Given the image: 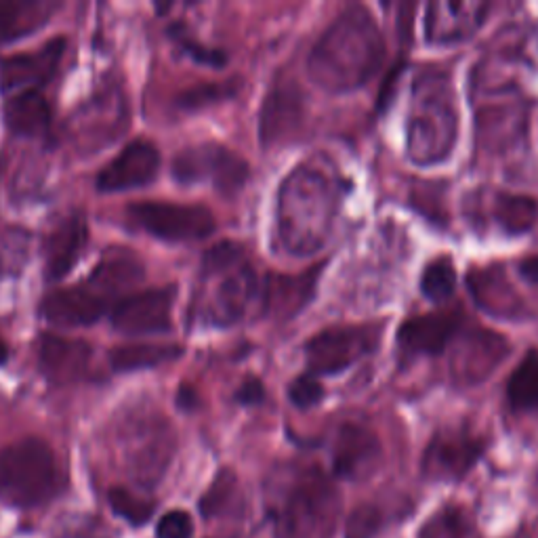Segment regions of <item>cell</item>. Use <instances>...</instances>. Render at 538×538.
Returning <instances> with one entry per match:
<instances>
[{
    "label": "cell",
    "instance_id": "b9f144b4",
    "mask_svg": "<svg viewBox=\"0 0 538 538\" xmlns=\"http://www.w3.org/2000/svg\"><path fill=\"white\" fill-rule=\"evenodd\" d=\"M7 358H9V347H7L5 339L0 337V366H3L7 362Z\"/></svg>",
    "mask_w": 538,
    "mask_h": 538
},
{
    "label": "cell",
    "instance_id": "ba28073f",
    "mask_svg": "<svg viewBox=\"0 0 538 538\" xmlns=\"http://www.w3.org/2000/svg\"><path fill=\"white\" fill-rule=\"evenodd\" d=\"M129 219L143 232L167 242H194L215 232V217L198 204L143 200L129 206Z\"/></svg>",
    "mask_w": 538,
    "mask_h": 538
},
{
    "label": "cell",
    "instance_id": "ab89813d",
    "mask_svg": "<svg viewBox=\"0 0 538 538\" xmlns=\"http://www.w3.org/2000/svg\"><path fill=\"white\" fill-rule=\"evenodd\" d=\"M520 274L530 284H538V257H528L520 263Z\"/></svg>",
    "mask_w": 538,
    "mask_h": 538
},
{
    "label": "cell",
    "instance_id": "52a82bcc",
    "mask_svg": "<svg viewBox=\"0 0 538 538\" xmlns=\"http://www.w3.org/2000/svg\"><path fill=\"white\" fill-rule=\"evenodd\" d=\"M381 343V326H333L318 333L305 345L309 377H328L370 356Z\"/></svg>",
    "mask_w": 538,
    "mask_h": 538
},
{
    "label": "cell",
    "instance_id": "5b68a950",
    "mask_svg": "<svg viewBox=\"0 0 538 538\" xmlns=\"http://www.w3.org/2000/svg\"><path fill=\"white\" fill-rule=\"evenodd\" d=\"M59 486L53 450L38 438L13 442L0 450V501L11 507H36Z\"/></svg>",
    "mask_w": 538,
    "mask_h": 538
},
{
    "label": "cell",
    "instance_id": "7402d4cb",
    "mask_svg": "<svg viewBox=\"0 0 538 538\" xmlns=\"http://www.w3.org/2000/svg\"><path fill=\"white\" fill-rule=\"evenodd\" d=\"M507 356V345L499 335L473 333L454 356V372L463 383H478L486 379L494 366Z\"/></svg>",
    "mask_w": 538,
    "mask_h": 538
},
{
    "label": "cell",
    "instance_id": "f35d334b",
    "mask_svg": "<svg viewBox=\"0 0 538 538\" xmlns=\"http://www.w3.org/2000/svg\"><path fill=\"white\" fill-rule=\"evenodd\" d=\"M236 400L242 404V406H257L265 400V387L259 379L251 377V379H246L238 393H236Z\"/></svg>",
    "mask_w": 538,
    "mask_h": 538
},
{
    "label": "cell",
    "instance_id": "44dd1931",
    "mask_svg": "<svg viewBox=\"0 0 538 538\" xmlns=\"http://www.w3.org/2000/svg\"><path fill=\"white\" fill-rule=\"evenodd\" d=\"M89 242L87 221L74 215L61 221L47 238L45 257H47V278L61 280L72 272V267L80 259Z\"/></svg>",
    "mask_w": 538,
    "mask_h": 538
},
{
    "label": "cell",
    "instance_id": "74e56055",
    "mask_svg": "<svg viewBox=\"0 0 538 538\" xmlns=\"http://www.w3.org/2000/svg\"><path fill=\"white\" fill-rule=\"evenodd\" d=\"M158 538H192L194 534V522L188 511H169L160 517L156 526Z\"/></svg>",
    "mask_w": 538,
    "mask_h": 538
},
{
    "label": "cell",
    "instance_id": "d6986e66",
    "mask_svg": "<svg viewBox=\"0 0 538 538\" xmlns=\"http://www.w3.org/2000/svg\"><path fill=\"white\" fill-rule=\"evenodd\" d=\"M143 278V263L129 248H108L95 265L87 286L103 301L131 291Z\"/></svg>",
    "mask_w": 538,
    "mask_h": 538
},
{
    "label": "cell",
    "instance_id": "6da1fadb",
    "mask_svg": "<svg viewBox=\"0 0 538 538\" xmlns=\"http://www.w3.org/2000/svg\"><path fill=\"white\" fill-rule=\"evenodd\" d=\"M385 57V40L364 7L341 13L309 53L307 72L318 87L354 91L375 76Z\"/></svg>",
    "mask_w": 538,
    "mask_h": 538
},
{
    "label": "cell",
    "instance_id": "d4e9b609",
    "mask_svg": "<svg viewBox=\"0 0 538 538\" xmlns=\"http://www.w3.org/2000/svg\"><path fill=\"white\" fill-rule=\"evenodd\" d=\"M59 3L51 0H15V3H0V43L24 38L38 28H43Z\"/></svg>",
    "mask_w": 538,
    "mask_h": 538
},
{
    "label": "cell",
    "instance_id": "3957f363",
    "mask_svg": "<svg viewBox=\"0 0 538 538\" xmlns=\"http://www.w3.org/2000/svg\"><path fill=\"white\" fill-rule=\"evenodd\" d=\"M341 188L318 167H299L278 196V236L291 255H312L324 246L339 209Z\"/></svg>",
    "mask_w": 538,
    "mask_h": 538
},
{
    "label": "cell",
    "instance_id": "2e32d148",
    "mask_svg": "<svg viewBox=\"0 0 538 538\" xmlns=\"http://www.w3.org/2000/svg\"><path fill=\"white\" fill-rule=\"evenodd\" d=\"M66 51V40L55 38L43 49L28 55H15L0 64V89L5 93L11 91H36L34 87L45 85L55 74L61 57Z\"/></svg>",
    "mask_w": 538,
    "mask_h": 538
},
{
    "label": "cell",
    "instance_id": "8992f818",
    "mask_svg": "<svg viewBox=\"0 0 538 538\" xmlns=\"http://www.w3.org/2000/svg\"><path fill=\"white\" fill-rule=\"evenodd\" d=\"M448 87L425 82L415 99V112L408 118V154L419 164L442 162L457 141V114Z\"/></svg>",
    "mask_w": 538,
    "mask_h": 538
},
{
    "label": "cell",
    "instance_id": "277c9868",
    "mask_svg": "<svg viewBox=\"0 0 538 538\" xmlns=\"http://www.w3.org/2000/svg\"><path fill=\"white\" fill-rule=\"evenodd\" d=\"M202 274L206 282H213V291L204 305L206 318L213 324L238 322L259 295L261 284L255 269L246 263L244 251L234 242L213 246L204 255Z\"/></svg>",
    "mask_w": 538,
    "mask_h": 538
},
{
    "label": "cell",
    "instance_id": "4dcf8cb0",
    "mask_svg": "<svg viewBox=\"0 0 538 538\" xmlns=\"http://www.w3.org/2000/svg\"><path fill=\"white\" fill-rule=\"evenodd\" d=\"M469 520L461 507H444L427 520L417 538H467Z\"/></svg>",
    "mask_w": 538,
    "mask_h": 538
},
{
    "label": "cell",
    "instance_id": "603a6c76",
    "mask_svg": "<svg viewBox=\"0 0 538 538\" xmlns=\"http://www.w3.org/2000/svg\"><path fill=\"white\" fill-rule=\"evenodd\" d=\"M471 295L488 314L499 318H517L522 314V301L507 282L503 269H478L469 276Z\"/></svg>",
    "mask_w": 538,
    "mask_h": 538
},
{
    "label": "cell",
    "instance_id": "5bb4252c",
    "mask_svg": "<svg viewBox=\"0 0 538 538\" xmlns=\"http://www.w3.org/2000/svg\"><path fill=\"white\" fill-rule=\"evenodd\" d=\"M160 154L150 141H133L97 177L99 192H127L156 179Z\"/></svg>",
    "mask_w": 538,
    "mask_h": 538
},
{
    "label": "cell",
    "instance_id": "1f68e13d",
    "mask_svg": "<svg viewBox=\"0 0 538 538\" xmlns=\"http://www.w3.org/2000/svg\"><path fill=\"white\" fill-rule=\"evenodd\" d=\"M236 91H238L236 82H206V85L185 91L179 97V106L185 110H200L211 106V103H219L234 97Z\"/></svg>",
    "mask_w": 538,
    "mask_h": 538
},
{
    "label": "cell",
    "instance_id": "4316f807",
    "mask_svg": "<svg viewBox=\"0 0 538 538\" xmlns=\"http://www.w3.org/2000/svg\"><path fill=\"white\" fill-rule=\"evenodd\" d=\"M183 349L173 343H131L110 351V364L116 372L154 368L177 360Z\"/></svg>",
    "mask_w": 538,
    "mask_h": 538
},
{
    "label": "cell",
    "instance_id": "484cf974",
    "mask_svg": "<svg viewBox=\"0 0 538 538\" xmlns=\"http://www.w3.org/2000/svg\"><path fill=\"white\" fill-rule=\"evenodd\" d=\"M7 127L19 137H40L51 127L49 101L38 91L17 93L5 103Z\"/></svg>",
    "mask_w": 538,
    "mask_h": 538
},
{
    "label": "cell",
    "instance_id": "30bf717a",
    "mask_svg": "<svg viewBox=\"0 0 538 538\" xmlns=\"http://www.w3.org/2000/svg\"><path fill=\"white\" fill-rule=\"evenodd\" d=\"M484 440L467 427L442 429L425 448L423 475L431 482H459L484 454Z\"/></svg>",
    "mask_w": 538,
    "mask_h": 538
},
{
    "label": "cell",
    "instance_id": "e575fe53",
    "mask_svg": "<svg viewBox=\"0 0 538 538\" xmlns=\"http://www.w3.org/2000/svg\"><path fill=\"white\" fill-rule=\"evenodd\" d=\"M383 526V513L375 505H360L349 513L345 538H375Z\"/></svg>",
    "mask_w": 538,
    "mask_h": 538
},
{
    "label": "cell",
    "instance_id": "9c48e42d",
    "mask_svg": "<svg viewBox=\"0 0 538 538\" xmlns=\"http://www.w3.org/2000/svg\"><path fill=\"white\" fill-rule=\"evenodd\" d=\"M248 164L236 152L227 150L217 143H204L183 150L173 160V177L179 183L211 181L221 194L232 196L244 188L248 181Z\"/></svg>",
    "mask_w": 538,
    "mask_h": 538
},
{
    "label": "cell",
    "instance_id": "d590c367",
    "mask_svg": "<svg viewBox=\"0 0 538 538\" xmlns=\"http://www.w3.org/2000/svg\"><path fill=\"white\" fill-rule=\"evenodd\" d=\"M171 34L179 40L181 49H183L185 53H188L194 61H198V64L213 66V68H221V66H225L227 55H225L223 51H219V49H209V47H204V45L196 43V40H192V38L185 36V32H183L181 26H175V28L171 30Z\"/></svg>",
    "mask_w": 538,
    "mask_h": 538
},
{
    "label": "cell",
    "instance_id": "7a4b0ae2",
    "mask_svg": "<svg viewBox=\"0 0 538 538\" xmlns=\"http://www.w3.org/2000/svg\"><path fill=\"white\" fill-rule=\"evenodd\" d=\"M339 509V492L320 467L286 465L269 475L267 513L276 538H330Z\"/></svg>",
    "mask_w": 538,
    "mask_h": 538
},
{
    "label": "cell",
    "instance_id": "cb8c5ba5",
    "mask_svg": "<svg viewBox=\"0 0 538 538\" xmlns=\"http://www.w3.org/2000/svg\"><path fill=\"white\" fill-rule=\"evenodd\" d=\"M316 272L303 276H269L265 282V312L274 318H291L299 314L314 295Z\"/></svg>",
    "mask_w": 538,
    "mask_h": 538
},
{
    "label": "cell",
    "instance_id": "83f0119b",
    "mask_svg": "<svg viewBox=\"0 0 538 538\" xmlns=\"http://www.w3.org/2000/svg\"><path fill=\"white\" fill-rule=\"evenodd\" d=\"M538 217V204L528 196L496 194L494 196V221L505 234L520 236L532 230Z\"/></svg>",
    "mask_w": 538,
    "mask_h": 538
},
{
    "label": "cell",
    "instance_id": "7c38bea8",
    "mask_svg": "<svg viewBox=\"0 0 538 538\" xmlns=\"http://www.w3.org/2000/svg\"><path fill=\"white\" fill-rule=\"evenodd\" d=\"M330 461L337 478L349 482L368 480L381 463V442L368 427L345 423L335 436Z\"/></svg>",
    "mask_w": 538,
    "mask_h": 538
},
{
    "label": "cell",
    "instance_id": "f546056e",
    "mask_svg": "<svg viewBox=\"0 0 538 538\" xmlns=\"http://www.w3.org/2000/svg\"><path fill=\"white\" fill-rule=\"evenodd\" d=\"M454 288H457V269L448 257H438L425 267L421 276V293L429 301L444 303L452 297Z\"/></svg>",
    "mask_w": 538,
    "mask_h": 538
},
{
    "label": "cell",
    "instance_id": "f1b7e54d",
    "mask_svg": "<svg viewBox=\"0 0 538 538\" xmlns=\"http://www.w3.org/2000/svg\"><path fill=\"white\" fill-rule=\"evenodd\" d=\"M507 398L515 410H538V349L515 368L507 385Z\"/></svg>",
    "mask_w": 538,
    "mask_h": 538
},
{
    "label": "cell",
    "instance_id": "836d02e7",
    "mask_svg": "<svg viewBox=\"0 0 538 538\" xmlns=\"http://www.w3.org/2000/svg\"><path fill=\"white\" fill-rule=\"evenodd\" d=\"M236 488H238V482H236L232 471L219 473L215 484L211 486V490L206 492V496L200 501L202 513L206 517L221 515L227 507H230V503L236 499Z\"/></svg>",
    "mask_w": 538,
    "mask_h": 538
},
{
    "label": "cell",
    "instance_id": "ffe728a7",
    "mask_svg": "<svg viewBox=\"0 0 538 538\" xmlns=\"http://www.w3.org/2000/svg\"><path fill=\"white\" fill-rule=\"evenodd\" d=\"M108 303L99 295H95L87 284L61 288V291L51 293L45 299L43 314L45 318L64 328H78V326H91L103 314H106Z\"/></svg>",
    "mask_w": 538,
    "mask_h": 538
},
{
    "label": "cell",
    "instance_id": "9a60e30c",
    "mask_svg": "<svg viewBox=\"0 0 538 538\" xmlns=\"http://www.w3.org/2000/svg\"><path fill=\"white\" fill-rule=\"evenodd\" d=\"M488 11V3H431L425 17L427 43H461L480 30Z\"/></svg>",
    "mask_w": 538,
    "mask_h": 538
},
{
    "label": "cell",
    "instance_id": "e0dca14e",
    "mask_svg": "<svg viewBox=\"0 0 538 538\" xmlns=\"http://www.w3.org/2000/svg\"><path fill=\"white\" fill-rule=\"evenodd\" d=\"M303 120V97L297 82H276L265 97L259 135L265 146L293 137Z\"/></svg>",
    "mask_w": 538,
    "mask_h": 538
},
{
    "label": "cell",
    "instance_id": "8d00e7d4",
    "mask_svg": "<svg viewBox=\"0 0 538 538\" xmlns=\"http://www.w3.org/2000/svg\"><path fill=\"white\" fill-rule=\"evenodd\" d=\"M324 398V389L322 385L309 375H303L299 379H295L288 387V400L293 402V406L307 410L316 404H320V400Z\"/></svg>",
    "mask_w": 538,
    "mask_h": 538
},
{
    "label": "cell",
    "instance_id": "d6a6232c",
    "mask_svg": "<svg viewBox=\"0 0 538 538\" xmlns=\"http://www.w3.org/2000/svg\"><path fill=\"white\" fill-rule=\"evenodd\" d=\"M110 505L116 515L124 517V520L135 526L146 524L154 511V505L150 501H143L139 499V496H135L133 492L124 488L110 490Z\"/></svg>",
    "mask_w": 538,
    "mask_h": 538
},
{
    "label": "cell",
    "instance_id": "4fadbf2b",
    "mask_svg": "<svg viewBox=\"0 0 538 538\" xmlns=\"http://www.w3.org/2000/svg\"><path fill=\"white\" fill-rule=\"evenodd\" d=\"M463 326L461 309L408 318L398 330V345L404 358L440 356L457 339Z\"/></svg>",
    "mask_w": 538,
    "mask_h": 538
},
{
    "label": "cell",
    "instance_id": "60d3db41",
    "mask_svg": "<svg viewBox=\"0 0 538 538\" xmlns=\"http://www.w3.org/2000/svg\"><path fill=\"white\" fill-rule=\"evenodd\" d=\"M196 393H194V389L192 387H181V391H179V406L181 408H188V410H192L194 406H196Z\"/></svg>",
    "mask_w": 538,
    "mask_h": 538
},
{
    "label": "cell",
    "instance_id": "ac0fdd59",
    "mask_svg": "<svg viewBox=\"0 0 538 538\" xmlns=\"http://www.w3.org/2000/svg\"><path fill=\"white\" fill-rule=\"evenodd\" d=\"M91 364V347L85 341L43 335L38 343V366L53 383H72L85 377Z\"/></svg>",
    "mask_w": 538,
    "mask_h": 538
},
{
    "label": "cell",
    "instance_id": "8fae6325",
    "mask_svg": "<svg viewBox=\"0 0 538 538\" xmlns=\"http://www.w3.org/2000/svg\"><path fill=\"white\" fill-rule=\"evenodd\" d=\"M175 288L162 286L152 291L122 297L112 312V324L122 335L141 337L167 333L173 320Z\"/></svg>",
    "mask_w": 538,
    "mask_h": 538
}]
</instances>
